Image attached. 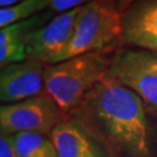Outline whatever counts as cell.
<instances>
[{"label": "cell", "instance_id": "8fae6325", "mask_svg": "<svg viewBox=\"0 0 157 157\" xmlns=\"http://www.w3.org/2000/svg\"><path fill=\"white\" fill-rule=\"evenodd\" d=\"M20 157H58L50 136L39 133H17L12 135Z\"/></svg>", "mask_w": 157, "mask_h": 157}, {"label": "cell", "instance_id": "7a4b0ae2", "mask_svg": "<svg viewBox=\"0 0 157 157\" xmlns=\"http://www.w3.org/2000/svg\"><path fill=\"white\" fill-rule=\"evenodd\" d=\"M111 56L109 52H89L47 65L45 93L67 115L108 73Z\"/></svg>", "mask_w": 157, "mask_h": 157}, {"label": "cell", "instance_id": "6da1fadb", "mask_svg": "<svg viewBox=\"0 0 157 157\" xmlns=\"http://www.w3.org/2000/svg\"><path fill=\"white\" fill-rule=\"evenodd\" d=\"M67 118L93 136L111 157H152L146 107L133 91L109 73Z\"/></svg>", "mask_w": 157, "mask_h": 157}, {"label": "cell", "instance_id": "3957f363", "mask_svg": "<svg viewBox=\"0 0 157 157\" xmlns=\"http://www.w3.org/2000/svg\"><path fill=\"white\" fill-rule=\"evenodd\" d=\"M121 34V12L117 0H93L80 7L72 37L51 64L89 52H109L120 47Z\"/></svg>", "mask_w": 157, "mask_h": 157}, {"label": "cell", "instance_id": "9a60e30c", "mask_svg": "<svg viewBox=\"0 0 157 157\" xmlns=\"http://www.w3.org/2000/svg\"><path fill=\"white\" fill-rule=\"evenodd\" d=\"M133 1H135V0H117V6H118L119 11L122 13Z\"/></svg>", "mask_w": 157, "mask_h": 157}, {"label": "cell", "instance_id": "8992f818", "mask_svg": "<svg viewBox=\"0 0 157 157\" xmlns=\"http://www.w3.org/2000/svg\"><path fill=\"white\" fill-rule=\"evenodd\" d=\"M80 7L57 14L50 21L29 34L27 40V59L49 65L54 62L72 37L75 22Z\"/></svg>", "mask_w": 157, "mask_h": 157}, {"label": "cell", "instance_id": "ba28073f", "mask_svg": "<svg viewBox=\"0 0 157 157\" xmlns=\"http://www.w3.org/2000/svg\"><path fill=\"white\" fill-rule=\"evenodd\" d=\"M47 64L26 59L1 67L0 100L12 104L45 92L44 71Z\"/></svg>", "mask_w": 157, "mask_h": 157}, {"label": "cell", "instance_id": "52a82bcc", "mask_svg": "<svg viewBox=\"0 0 157 157\" xmlns=\"http://www.w3.org/2000/svg\"><path fill=\"white\" fill-rule=\"evenodd\" d=\"M120 47L157 51V0H135L121 13Z\"/></svg>", "mask_w": 157, "mask_h": 157}, {"label": "cell", "instance_id": "4fadbf2b", "mask_svg": "<svg viewBox=\"0 0 157 157\" xmlns=\"http://www.w3.org/2000/svg\"><path fill=\"white\" fill-rule=\"evenodd\" d=\"M49 1H50V5L48 11L61 14V13H65L75 8L82 7L93 0H49Z\"/></svg>", "mask_w": 157, "mask_h": 157}, {"label": "cell", "instance_id": "2e32d148", "mask_svg": "<svg viewBox=\"0 0 157 157\" xmlns=\"http://www.w3.org/2000/svg\"><path fill=\"white\" fill-rule=\"evenodd\" d=\"M20 1H22V0H0V6H1V8H4V7H8L14 4H17Z\"/></svg>", "mask_w": 157, "mask_h": 157}, {"label": "cell", "instance_id": "5b68a950", "mask_svg": "<svg viewBox=\"0 0 157 157\" xmlns=\"http://www.w3.org/2000/svg\"><path fill=\"white\" fill-rule=\"evenodd\" d=\"M65 119L67 115L45 92L0 107V130L7 135L39 133L50 136Z\"/></svg>", "mask_w": 157, "mask_h": 157}, {"label": "cell", "instance_id": "9c48e42d", "mask_svg": "<svg viewBox=\"0 0 157 157\" xmlns=\"http://www.w3.org/2000/svg\"><path fill=\"white\" fill-rule=\"evenodd\" d=\"M50 137L58 157H111L93 136L67 118L55 127Z\"/></svg>", "mask_w": 157, "mask_h": 157}, {"label": "cell", "instance_id": "277c9868", "mask_svg": "<svg viewBox=\"0 0 157 157\" xmlns=\"http://www.w3.org/2000/svg\"><path fill=\"white\" fill-rule=\"evenodd\" d=\"M108 73L140 98L147 112L157 117V51L118 47L112 52Z\"/></svg>", "mask_w": 157, "mask_h": 157}, {"label": "cell", "instance_id": "30bf717a", "mask_svg": "<svg viewBox=\"0 0 157 157\" xmlns=\"http://www.w3.org/2000/svg\"><path fill=\"white\" fill-rule=\"evenodd\" d=\"M51 11H44L28 20L10 25L0 30V67L27 59V40L29 34L42 27L54 17Z\"/></svg>", "mask_w": 157, "mask_h": 157}, {"label": "cell", "instance_id": "5bb4252c", "mask_svg": "<svg viewBox=\"0 0 157 157\" xmlns=\"http://www.w3.org/2000/svg\"><path fill=\"white\" fill-rule=\"evenodd\" d=\"M0 157H20L15 149L12 135L0 133Z\"/></svg>", "mask_w": 157, "mask_h": 157}, {"label": "cell", "instance_id": "7c38bea8", "mask_svg": "<svg viewBox=\"0 0 157 157\" xmlns=\"http://www.w3.org/2000/svg\"><path fill=\"white\" fill-rule=\"evenodd\" d=\"M49 0H22L17 4L0 10V27L28 20L40 13L49 10Z\"/></svg>", "mask_w": 157, "mask_h": 157}]
</instances>
